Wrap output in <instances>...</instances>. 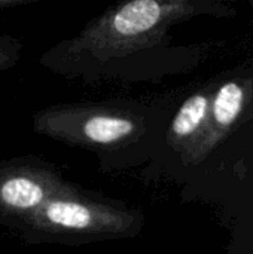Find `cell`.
Returning <instances> with one entry per match:
<instances>
[{"label": "cell", "mask_w": 253, "mask_h": 254, "mask_svg": "<svg viewBox=\"0 0 253 254\" xmlns=\"http://www.w3.org/2000/svg\"><path fill=\"white\" fill-rule=\"evenodd\" d=\"M182 13V4L158 0H131L119 3L92 19L76 37L57 45L45 54L42 63L58 73L78 71L122 58L151 48L167 24Z\"/></svg>", "instance_id": "cell-1"}, {"label": "cell", "mask_w": 253, "mask_h": 254, "mask_svg": "<svg viewBox=\"0 0 253 254\" xmlns=\"http://www.w3.org/2000/svg\"><path fill=\"white\" fill-rule=\"evenodd\" d=\"M143 214L67 185L19 228L31 243L82 244L139 235Z\"/></svg>", "instance_id": "cell-2"}, {"label": "cell", "mask_w": 253, "mask_h": 254, "mask_svg": "<svg viewBox=\"0 0 253 254\" xmlns=\"http://www.w3.org/2000/svg\"><path fill=\"white\" fill-rule=\"evenodd\" d=\"M34 132L69 146L113 152L137 143L145 131L139 110L110 103L45 107L33 115Z\"/></svg>", "instance_id": "cell-3"}, {"label": "cell", "mask_w": 253, "mask_h": 254, "mask_svg": "<svg viewBox=\"0 0 253 254\" xmlns=\"http://www.w3.org/2000/svg\"><path fill=\"white\" fill-rule=\"evenodd\" d=\"M67 185L52 165L39 159L0 161V223L19 229Z\"/></svg>", "instance_id": "cell-4"}, {"label": "cell", "mask_w": 253, "mask_h": 254, "mask_svg": "<svg viewBox=\"0 0 253 254\" xmlns=\"http://www.w3.org/2000/svg\"><path fill=\"white\" fill-rule=\"evenodd\" d=\"M209 107V100L204 95H192L179 109L171 122V135L177 140H183L194 134L203 124Z\"/></svg>", "instance_id": "cell-5"}, {"label": "cell", "mask_w": 253, "mask_h": 254, "mask_svg": "<svg viewBox=\"0 0 253 254\" xmlns=\"http://www.w3.org/2000/svg\"><path fill=\"white\" fill-rule=\"evenodd\" d=\"M243 104V91L237 83L224 85L213 103L215 119L222 125H230L237 118Z\"/></svg>", "instance_id": "cell-6"}, {"label": "cell", "mask_w": 253, "mask_h": 254, "mask_svg": "<svg viewBox=\"0 0 253 254\" xmlns=\"http://www.w3.org/2000/svg\"><path fill=\"white\" fill-rule=\"evenodd\" d=\"M22 43L13 36H0V73L13 67L18 63Z\"/></svg>", "instance_id": "cell-7"}, {"label": "cell", "mask_w": 253, "mask_h": 254, "mask_svg": "<svg viewBox=\"0 0 253 254\" xmlns=\"http://www.w3.org/2000/svg\"><path fill=\"white\" fill-rule=\"evenodd\" d=\"M30 0H0V9H10L15 6H21L28 3Z\"/></svg>", "instance_id": "cell-8"}]
</instances>
